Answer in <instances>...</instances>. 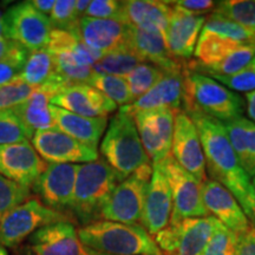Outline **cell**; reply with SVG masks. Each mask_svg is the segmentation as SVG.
<instances>
[{
  "label": "cell",
  "mask_w": 255,
  "mask_h": 255,
  "mask_svg": "<svg viewBox=\"0 0 255 255\" xmlns=\"http://www.w3.org/2000/svg\"><path fill=\"white\" fill-rule=\"evenodd\" d=\"M158 164L167 177L173 195L171 225L187 219L208 216L202 199L203 183L187 173L171 155L162 162H158Z\"/></svg>",
  "instance_id": "cell-11"
},
{
  "label": "cell",
  "mask_w": 255,
  "mask_h": 255,
  "mask_svg": "<svg viewBox=\"0 0 255 255\" xmlns=\"http://www.w3.org/2000/svg\"><path fill=\"white\" fill-rule=\"evenodd\" d=\"M78 164H47L46 170L33 184L37 199L57 212H70L75 191Z\"/></svg>",
  "instance_id": "cell-16"
},
{
  "label": "cell",
  "mask_w": 255,
  "mask_h": 255,
  "mask_svg": "<svg viewBox=\"0 0 255 255\" xmlns=\"http://www.w3.org/2000/svg\"><path fill=\"white\" fill-rule=\"evenodd\" d=\"M78 229L72 221H62L38 229L28 238L25 255H85Z\"/></svg>",
  "instance_id": "cell-18"
},
{
  "label": "cell",
  "mask_w": 255,
  "mask_h": 255,
  "mask_svg": "<svg viewBox=\"0 0 255 255\" xmlns=\"http://www.w3.org/2000/svg\"><path fill=\"white\" fill-rule=\"evenodd\" d=\"M90 85L121 107L132 103L129 87L123 77L95 73Z\"/></svg>",
  "instance_id": "cell-34"
},
{
  "label": "cell",
  "mask_w": 255,
  "mask_h": 255,
  "mask_svg": "<svg viewBox=\"0 0 255 255\" xmlns=\"http://www.w3.org/2000/svg\"><path fill=\"white\" fill-rule=\"evenodd\" d=\"M89 5H90V1H89V0H76V8H77V13L79 17H84Z\"/></svg>",
  "instance_id": "cell-47"
},
{
  "label": "cell",
  "mask_w": 255,
  "mask_h": 255,
  "mask_svg": "<svg viewBox=\"0 0 255 255\" xmlns=\"http://www.w3.org/2000/svg\"><path fill=\"white\" fill-rule=\"evenodd\" d=\"M79 240L89 250L110 255H161L154 238L141 225L92 222L78 229Z\"/></svg>",
  "instance_id": "cell-3"
},
{
  "label": "cell",
  "mask_w": 255,
  "mask_h": 255,
  "mask_svg": "<svg viewBox=\"0 0 255 255\" xmlns=\"http://www.w3.org/2000/svg\"><path fill=\"white\" fill-rule=\"evenodd\" d=\"M30 51L13 40H6V47L0 57V87L17 78L27 62Z\"/></svg>",
  "instance_id": "cell-32"
},
{
  "label": "cell",
  "mask_w": 255,
  "mask_h": 255,
  "mask_svg": "<svg viewBox=\"0 0 255 255\" xmlns=\"http://www.w3.org/2000/svg\"><path fill=\"white\" fill-rule=\"evenodd\" d=\"M151 176L152 164H148L119 183L102 210L101 220L138 225L142 221L146 190Z\"/></svg>",
  "instance_id": "cell-9"
},
{
  "label": "cell",
  "mask_w": 255,
  "mask_h": 255,
  "mask_svg": "<svg viewBox=\"0 0 255 255\" xmlns=\"http://www.w3.org/2000/svg\"><path fill=\"white\" fill-rule=\"evenodd\" d=\"M56 72V62L53 56L47 49H40L31 51L27 62L18 78L31 87L38 88L52 77Z\"/></svg>",
  "instance_id": "cell-29"
},
{
  "label": "cell",
  "mask_w": 255,
  "mask_h": 255,
  "mask_svg": "<svg viewBox=\"0 0 255 255\" xmlns=\"http://www.w3.org/2000/svg\"><path fill=\"white\" fill-rule=\"evenodd\" d=\"M170 6V17L163 37L171 56L184 64L189 62L195 53L197 40L207 15L190 14L176 6Z\"/></svg>",
  "instance_id": "cell-19"
},
{
  "label": "cell",
  "mask_w": 255,
  "mask_h": 255,
  "mask_svg": "<svg viewBox=\"0 0 255 255\" xmlns=\"http://www.w3.org/2000/svg\"><path fill=\"white\" fill-rule=\"evenodd\" d=\"M121 182L105 159L78 164L70 213L84 226L100 221L102 210Z\"/></svg>",
  "instance_id": "cell-4"
},
{
  "label": "cell",
  "mask_w": 255,
  "mask_h": 255,
  "mask_svg": "<svg viewBox=\"0 0 255 255\" xmlns=\"http://www.w3.org/2000/svg\"><path fill=\"white\" fill-rule=\"evenodd\" d=\"M62 221H72L69 214L46 207L37 197L9 210L0 221V244L5 248L18 247L38 229Z\"/></svg>",
  "instance_id": "cell-8"
},
{
  "label": "cell",
  "mask_w": 255,
  "mask_h": 255,
  "mask_svg": "<svg viewBox=\"0 0 255 255\" xmlns=\"http://www.w3.org/2000/svg\"><path fill=\"white\" fill-rule=\"evenodd\" d=\"M55 0H33V1H31V4L37 11H39L40 13L46 15L51 14L53 6H55Z\"/></svg>",
  "instance_id": "cell-45"
},
{
  "label": "cell",
  "mask_w": 255,
  "mask_h": 255,
  "mask_svg": "<svg viewBox=\"0 0 255 255\" xmlns=\"http://www.w3.org/2000/svg\"><path fill=\"white\" fill-rule=\"evenodd\" d=\"M0 255H8V252L6 251V248L0 244Z\"/></svg>",
  "instance_id": "cell-51"
},
{
  "label": "cell",
  "mask_w": 255,
  "mask_h": 255,
  "mask_svg": "<svg viewBox=\"0 0 255 255\" xmlns=\"http://www.w3.org/2000/svg\"><path fill=\"white\" fill-rule=\"evenodd\" d=\"M50 111L60 131L97 150L108 126L107 117H83L50 104Z\"/></svg>",
  "instance_id": "cell-27"
},
{
  "label": "cell",
  "mask_w": 255,
  "mask_h": 255,
  "mask_svg": "<svg viewBox=\"0 0 255 255\" xmlns=\"http://www.w3.org/2000/svg\"><path fill=\"white\" fill-rule=\"evenodd\" d=\"M202 255H237V238L220 223Z\"/></svg>",
  "instance_id": "cell-40"
},
{
  "label": "cell",
  "mask_w": 255,
  "mask_h": 255,
  "mask_svg": "<svg viewBox=\"0 0 255 255\" xmlns=\"http://www.w3.org/2000/svg\"><path fill=\"white\" fill-rule=\"evenodd\" d=\"M220 222L213 216L169 223L154 237L161 255H202Z\"/></svg>",
  "instance_id": "cell-10"
},
{
  "label": "cell",
  "mask_w": 255,
  "mask_h": 255,
  "mask_svg": "<svg viewBox=\"0 0 255 255\" xmlns=\"http://www.w3.org/2000/svg\"><path fill=\"white\" fill-rule=\"evenodd\" d=\"M173 214V195L158 163H152V176L146 190L142 226L151 237L167 228Z\"/></svg>",
  "instance_id": "cell-20"
},
{
  "label": "cell",
  "mask_w": 255,
  "mask_h": 255,
  "mask_svg": "<svg viewBox=\"0 0 255 255\" xmlns=\"http://www.w3.org/2000/svg\"><path fill=\"white\" fill-rule=\"evenodd\" d=\"M47 164L28 141L0 145V175L8 180L32 188Z\"/></svg>",
  "instance_id": "cell-17"
},
{
  "label": "cell",
  "mask_w": 255,
  "mask_h": 255,
  "mask_svg": "<svg viewBox=\"0 0 255 255\" xmlns=\"http://www.w3.org/2000/svg\"><path fill=\"white\" fill-rule=\"evenodd\" d=\"M183 107V71L165 73L164 77L141 98L131 104L121 107V110L133 116L138 111L155 109L182 110Z\"/></svg>",
  "instance_id": "cell-26"
},
{
  "label": "cell",
  "mask_w": 255,
  "mask_h": 255,
  "mask_svg": "<svg viewBox=\"0 0 255 255\" xmlns=\"http://www.w3.org/2000/svg\"><path fill=\"white\" fill-rule=\"evenodd\" d=\"M31 141L40 157L50 163L83 164L98 159L96 149L62 132L58 128L37 131Z\"/></svg>",
  "instance_id": "cell-14"
},
{
  "label": "cell",
  "mask_w": 255,
  "mask_h": 255,
  "mask_svg": "<svg viewBox=\"0 0 255 255\" xmlns=\"http://www.w3.org/2000/svg\"><path fill=\"white\" fill-rule=\"evenodd\" d=\"M85 255H110V254H104V253H100V252H96V251H92V250H89V248L85 247Z\"/></svg>",
  "instance_id": "cell-50"
},
{
  "label": "cell",
  "mask_w": 255,
  "mask_h": 255,
  "mask_svg": "<svg viewBox=\"0 0 255 255\" xmlns=\"http://www.w3.org/2000/svg\"><path fill=\"white\" fill-rule=\"evenodd\" d=\"M246 113L251 121L255 123V90L246 94Z\"/></svg>",
  "instance_id": "cell-46"
},
{
  "label": "cell",
  "mask_w": 255,
  "mask_h": 255,
  "mask_svg": "<svg viewBox=\"0 0 255 255\" xmlns=\"http://www.w3.org/2000/svg\"><path fill=\"white\" fill-rule=\"evenodd\" d=\"M47 50L55 58L57 72L71 84H90L95 75L92 66L103 57L83 43L78 28L76 31L53 28Z\"/></svg>",
  "instance_id": "cell-7"
},
{
  "label": "cell",
  "mask_w": 255,
  "mask_h": 255,
  "mask_svg": "<svg viewBox=\"0 0 255 255\" xmlns=\"http://www.w3.org/2000/svg\"><path fill=\"white\" fill-rule=\"evenodd\" d=\"M176 109L138 111L133 115L143 148L152 163H158L171 155Z\"/></svg>",
  "instance_id": "cell-13"
},
{
  "label": "cell",
  "mask_w": 255,
  "mask_h": 255,
  "mask_svg": "<svg viewBox=\"0 0 255 255\" xmlns=\"http://www.w3.org/2000/svg\"><path fill=\"white\" fill-rule=\"evenodd\" d=\"M170 12L171 6L168 4V1L129 0L122 1L120 21L128 26L164 36Z\"/></svg>",
  "instance_id": "cell-25"
},
{
  "label": "cell",
  "mask_w": 255,
  "mask_h": 255,
  "mask_svg": "<svg viewBox=\"0 0 255 255\" xmlns=\"http://www.w3.org/2000/svg\"><path fill=\"white\" fill-rule=\"evenodd\" d=\"M51 100V95L38 87L24 103L12 109L26 129L28 138L40 130L57 128L50 111Z\"/></svg>",
  "instance_id": "cell-28"
},
{
  "label": "cell",
  "mask_w": 255,
  "mask_h": 255,
  "mask_svg": "<svg viewBox=\"0 0 255 255\" xmlns=\"http://www.w3.org/2000/svg\"><path fill=\"white\" fill-rule=\"evenodd\" d=\"M27 131L13 110H0V145L27 141Z\"/></svg>",
  "instance_id": "cell-36"
},
{
  "label": "cell",
  "mask_w": 255,
  "mask_h": 255,
  "mask_svg": "<svg viewBox=\"0 0 255 255\" xmlns=\"http://www.w3.org/2000/svg\"><path fill=\"white\" fill-rule=\"evenodd\" d=\"M51 104L83 117H107L117 109V104L91 87L72 84L51 100Z\"/></svg>",
  "instance_id": "cell-22"
},
{
  "label": "cell",
  "mask_w": 255,
  "mask_h": 255,
  "mask_svg": "<svg viewBox=\"0 0 255 255\" xmlns=\"http://www.w3.org/2000/svg\"><path fill=\"white\" fill-rule=\"evenodd\" d=\"M4 37L30 51L47 49L53 30L50 18L37 11L31 1L12 5L4 13Z\"/></svg>",
  "instance_id": "cell-12"
},
{
  "label": "cell",
  "mask_w": 255,
  "mask_h": 255,
  "mask_svg": "<svg viewBox=\"0 0 255 255\" xmlns=\"http://www.w3.org/2000/svg\"><path fill=\"white\" fill-rule=\"evenodd\" d=\"M188 116L195 123L199 131L206 170H208L210 180L227 188L239 201L247 218L255 223L254 193L251 177L241 167L222 122L199 114Z\"/></svg>",
  "instance_id": "cell-1"
},
{
  "label": "cell",
  "mask_w": 255,
  "mask_h": 255,
  "mask_svg": "<svg viewBox=\"0 0 255 255\" xmlns=\"http://www.w3.org/2000/svg\"><path fill=\"white\" fill-rule=\"evenodd\" d=\"M255 46V31L227 19L209 15L203 25L195 49L200 66H213L242 46Z\"/></svg>",
  "instance_id": "cell-6"
},
{
  "label": "cell",
  "mask_w": 255,
  "mask_h": 255,
  "mask_svg": "<svg viewBox=\"0 0 255 255\" xmlns=\"http://www.w3.org/2000/svg\"><path fill=\"white\" fill-rule=\"evenodd\" d=\"M237 238V255H255V226L248 231L235 234Z\"/></svg>",
  "instance_id": "cell-43"
},
{
  "label": "cell",
  "mask_w": 255,
  "mask_h": 255,
  "mask_svg": "<svg viewBox=\"0 0 255 255\" xmlns=\"http://www.w3.org/2000/svg\"><path fill=\"white\" fill-rule=\"evenodd\" d=\"M171 156L187 173L205 183L207 177L205 154L195 123L183 110L175 116Z\"/></svg>",
  "instance_id": "cell-15"
},
{
  "label": "cell",
  "mask_w": 255,
  "mask_h": 255,
  "mask_svg": "<svg viewBox=\"0 0 255 255\" xmlns=\"http://www.w3.org/2000/svg\"><path fill=\"white\" fill-rule=\"evenodd\" d=\"M252 186H253V193H254V207H255V177L252 181Z\"/></svg>",
  "instance_id": "cell-52"
},
{
  "label": "cell",
  "mask_w": 255,
  "mask_h": 255,
  "mask_svg": "<svg viewBox=\"0 0 255 255\" xmlns=\"http://www.w3.org/2000/svg\"><path fill=\"white\" fill-rule=\"evenodd\" d=\"M210 15L227 19L255 31V0H225L216 2Z\"/></svg>",
  "instance_id": "cell-31"
},
{
  "label": "cell",
  "mask_w": 255,
  "mask_h": 255,
  "mask_svg": "<svg viewBox=\"0 0 255 255\" xmlns=\"http://www.w3.org/2000/svg\"><path fill=\"white\" fill-rule=\"evenodd\" d=\"M6 38L4 36H0V57L2 56V53H4L5 51V47H6Z\"/></svg>",
  "instance_id": "cell-48"
},
{
  "label": "cell",
  "mask_w": 255,
  "mask_h": 255,
  "mask_svg": "<svg viewBox=\"0 0 255 255\" xmlns=\"http://www.w3.org/2000/svg\"><path fill=\"white\" fill-rule=\"evenodd\" d=\"M37 88L31 87L27 83L14 78L7 84L0 87V110H11L24 103Z\"/></svg>",
  "instance_id": "cell-37"
},
{
  "label": "cell",
  "mask_w": 255,
  "mask_h": 255,
  "mask_svg": "<svg viewBox=\"0 0 255 255\" xmlns=\"http://www.w3.org/2000/svg\"><path fill=\"white\" fill-rule=\"evenodd\" d=\"M127 46L141 63L151 64L165 73L183 71L184 64L180 63L171 56L162 34L129 26Z\"/></svg>",
  "instance_id": "cell-23"
},
{
  "label": "cell",
  "mask_w": 255,
  "mask_h": 255,
  "mask_svg": "<svg viewBox=\"0 0 255 255\" xmlns=\"http://www.w3.org/2000/svg\"><path fill=\"white\" fill-rule=\"evenodd\" d=\"M246 148L248 155V170L247 175L255 177V123L248 120L247 123V137H246Z\"/></svg>",
  "instance_id": "cell-44"
},
{
  "label": "cell",
  "mask_w": 255,
  "mask_h": 255,
  "mask_svg": "<svg viewBox=\"0 0 255 255\" xmlns=\"http://www.w3.org/2000/svg\"><path fill=\"white\" fill-rule=\"evenodd\" d=\"M139 63H141L139 59L133 55L131 50L128 46H124L122 49L105 53L101 59H98L95 63L92 69H94L95 73L119 76V77L124 78Z\"/></svg>",
  "instance_id": "cell-30"
},
{
  "label": "cell",
  "mask_w": 255,
  "mask_h": 255,
  "mask_svg": "<svg viewBox=\"0 0 255 255\" xmlns=\"http://www.w3.org/2000/svg\"><path fill=\"white\" fill-rule=\"evenodd\" d=\"M202 199L208 214L234 234L246 232L253 226L235 196L216 181L208 178L203 183Z\"/></svg>",
  "instance_id": "cell-21"
},
{
  "label": "cell",
  "mask_w": 255,
  "mask_h": 255,
  "mask_svg": "<svg viewBox=\"0 0 255 255\" xmlns=\"http://www.w3.org/2000/svg\"><path fill=\"white\" fill-rule=\"evenodd\" d=\"M121 6H122V1H116V0H94V1H90L84 17L115 19L120 21Z\"/></svg>",
  "instance_id": "cell-41"
},
{
  "label": "cell",
  "mask_w": 255,
  "mask_h": 255,
  "mask_svg": "<svg viewBox=\"0 0 255 255\" xmlns=\"http://www.w3.org/2000/svg\"><path fill=\"white\" fill-rule=\"evenodd\" d=\"M128 31V25L115 19L83 17L78 23V34L83 43L101 55L127 46Z\"/></svg>",
  "instance_id": "cell-24"
},
{
  "label": "cell",
  "mask_w": 255,
  "mask_h": 255,
  "mask_svg": "<svg viewBox=\"0 0 255 255\" xmlns=\"http://www.w3.org/2000/svg\"><path fill=\"white\" fill-rule=\"evenodd\" d=\"M165 72L148 63H139L124 77L131 94L132 103L144 96L164 77Z\"/></svg>",
  "instance_id": "cell-33"
},
{
  "label": "cell",
  "mask_w": 255,
  "mask_h": 255,
  "mask_svg": "<svg viewBox=\"0 0 255 255\" xmlns=\"http://www.w3.org/2000/svg\"><path fill=\"white\" fill-rule=\"evenodd\" d=\"M30 199V188L8 180L0 175V221L9 210Z\"/></svg>",
  "instance_id": "cell-35"
},
{
  "label": "cell",
  "mask_w": 255,
  "mask_h": 255,
  "mask_svg": "<svg viewBox=\"0 0 255 255\" xmlns=\"http://www.w3.org/2000/svg\"><path fill=\"white\" fill-rule=\"evenodd\" d=\"M4 14L0 12V36H4Z\"/></svg>",
  "instance_id": "cell-49"
},
{
  "label": "cell",
  "mask_w": 255,
  "mask_h": 255,
  "mask_svg": "<svg viewBox=\"0 0 255 255\" xmlns=\"http://www.w3.org/2000/svg\"><path fill=\"white\" fill-rule=\"evenodd\" d=\"M79 17L76 8V0H58L55 2L50 20L53 28L76 31L78 28Z\"/></svg>",
  "instance_id": "cell-38"
},
{
  "label": "cell",
  "mask_w": 255,
  "mask_h": 255,
  "mask_svg": "<svg viewBox=\"0 0 255 255\" xmlns=\"http://www.w3.org/2000/svg\"><path fill=\"white\" fill-rule=\"evenodd\" d=\"M101 152L122 181L139 168L151 164L143 148L133 117L121 109L107 128L101 143Z\"/></svg>",
  "instance_id": "cell-5"
},
{
  "label": "cell",
  "mask_w": 255,
  "mask_h": 255,
  "mask_svg": "<svg viewBox=\"0 0 255 255\" xmlns=\"http://www.w3.org/2000/svg\"><path fill=\"white\" fill-rule=\"evenodd\" d=\"M168 4L195 15H206L208 12L214 11L216 6V2L212 0H177V1H168Z\"/></svg>",
  "instance_id": "cell-42"
},
{
  "label": "cell",
  "mask_w": 255,
  "mask_h": 255,
  "mask_svg": "<svg viewBox=\"0 0 255 255\" xmlns=\"http://www.w3.org/2000/svg\"><path fill=\"white\" fill-rule=\"evenodd\" d=\"M221 122L242 117L246 103L241 96L215 79L183 68V109Z\"/></svg>",
  "instance_id": "cell-2"
},
{
  "label": "cell",
  "mask_w": 255,
  "mask_h": 255,
  "mask_svg": "<svg viewBox=\"0 0 255 255\" xmlns=\"http://www.w3.org/2000/svg\"><path fill=\"white\" fill-rule=\"evenodd\" d=\"M222 84L229 90L238 92H252L255 90V58L241 69L240 71L229 76H213L210 77Z\"/></svg>",
  "instance_id": "cell-39"
}]
</instances>
